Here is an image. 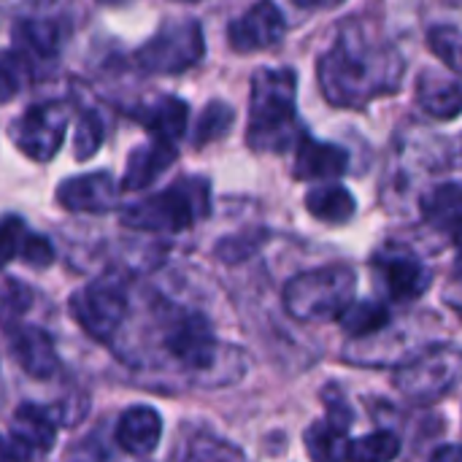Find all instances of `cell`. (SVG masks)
I'll return each mask as SVG.
<instances>
[{"mask_svg":"<svg viewBox=\"0 0 462 462\" xmlns=\"http://www.w3.org/2000/svg\"><path fill=\"white\" fill-rule=\"evenodd\" d=\"M406 60L395 43L368 35L360 24H346L317 62L322 97L336 108H365L401 89Z\"/></svg>","mask_w":462,"mask_h":462,"instance_id":"obj_1","label":"cell"},{"mask_svg":"<svg viewBox=\"0 0 462 462\" xmlns=\"http://www.w3.org/2000/svg\"><path fill=\"white\" fill-rule=\"evenodd\" d=\"M298 76L292 68H263L252 76L246 143L254 152L284 154L306 135L298 119Z\"/></svg>","mask_w":462,"mask_h":462,"instance_id":"obj_2","label":"cell"},{"mask_svg":"<svg viewBox=\"0 0 462 462\" xmlns=\"http://www.w3.org/2000/svg\"><path fill=\"white\" fill-rule=\"evenodd\" d=\"M447 162V143L430 135L425 127H403L390 149V160L384 168L382 198L390 211L406 214L420 206V198L430 189L425 181L441 171Z\"/></svg>","mask_w":462,"mask_h":462,"instance_id":"obj_3","label":"cell"},{"mask_svg":"<svg viewBox=\"0 0 462 462\" xmlns=\"http://www.w3.org/2000/svg\"><path fill=\"white\" fill-rule=\"evenodd\" d=\"M211 211V189L206 179H179L171 187L133 203L122 214V225L141 233H181Z\"/></svg>","mask_w":462,"mask_h":462,"instance_id":"obj_4","label":"cell"},{"mask_svg":"<svg viewBox=\"0 0 462 462\" xmlns=\"http://www.w3.org/2000/svg\"><path fill=\"white\" fill-rule=\"evenodd\" d=\"M357 276L349 265H325L292 276L284 287V309L298 322L338 319L355 300Z\"/></svg>","mask_w":462,"mask_h":462,"instance_id":"obj_5","label":"cell"},{"mask_svg":"<svg viewBox=\"0 0 462 462\" xmlns=\"http://www.w3.org/2000/svg\"><path fill=\"white\" fill-rule=\"evenodd\" d=\"M462 379V349L452 344H430L417 352L395 374V390L411 403L430 406L449 395Z\"/></svg>","mask_w":462,"mask_h":462,"instance_id":"obj_6","label":"cell"},{"mask_svg":"<svg viewBox=\"0 0 462 462\" xmlns=\"http://www.w3.org/2000/svg\"><path fill=\"white\" fill-rule=\"evenodd\" d=\"M206 54V38L203 27L195 19H181L160 27L157 35H152L138 51L135 65L143 73L152 76H173L195 68Z\"/></svg>","mask_w":462,"mask_h":462,"instance_id":"obj_7","label":"cell"},{"mask_svg":"<svg viewBox=\"0 0 462 462\" xmlns=\"http://www.w3.org/2000/svg\"><path fill=\"white\" fill-rule=\"evenodd\" d=\"M162 349L187 371L208 374L222 363L225 346L217 341L211 322L198 311H173L162 328Z\"/></svg>","mask_w":462,"mask_h":462,"instance_id":"obj_8","label":"cell"},{"mask_svg":"<svg viewBox=\"0 0 462 462\" xmlns=\"http://www.w3.org/2000/svg\"><path fill=\"white\" fill-rule=\"evenodd\" d=\"M371 271H374L376 287L384 292L387 300H395V303H414L433 284V273L422 263V257L411 252L409 246L393 244V241L374 252Z\"/></svg>","mask_w":462,"mask_h":462,"instance_id":"obj_9","label":"cell"},{"mask_svg":"<svg viewBox=\"0 0 462 462\" xmlns=\"http://www.w3.org/2000/svg\"><path fill=\"white\" fill-rule=\"evenodd\" d=\"M70 314L95 341H111L127 317V292L116 279H97L70 295Z\"/></svg>","mask_w":462,"mask_h":462,"instance_id":"obj_10","label":"cell"},{"mask_svg":"<svg viewBox=\"0 0 462 462\" xmlns=\"http://www.w3.org/2000/svg\"><path fill=\"white\" fill-rule=\"evenodd\" d=\"M68 106L60 100H49V103H38L32 108H27L14 125H11V141L14 146L35 160V162H46L51 160L62 141H65V127H68Z\"/></svg>","mask_w":462,"mask_h":462,"instance_id":"obj_11","label":"cell"},{"mask_svg":"<svg viewBox=\"0 0 462 462\" xmlns=\"http://www.w3.org/2000/svg\"><path fill=\"white\" fill-rule=\"evenodd\" d=\"M284 35H287V22H284L282 8L273 0H257L249 11L233 19L227 27V41L238 54L271 49L282 43Z\"/></svg>","mask_w":462,"mask_h":462,"instance_id":"obj_12","label":"cell"},{"mask_svg":"<svg viewBox=\"0 0 462 462\" xmlns=\"http://www.w3.org/2000/svg\"><path fill=\"white\" fill-rule=\"evenodd\" d=\"M57 439V422L46 409L35 403H22L11 422V449L16 462H32L51 452Z\"/></svg>","mask_w":462,"mask_h":462,"instance_id":"obj_13","label":"cell"},{"mask_svg":"<svg viewBox=\"0 0 462 462\" xmlns=\"http://www.w3.org/2000/svg\"><path fill=\"white\" fill-rule=\"evenodd\" d=\"M8 333V346L16 360V365L32 376V379H51L60 371V357L51 336L35 325H14L5 330Z\"/></svg>","mask_w":462,"mask_h":462,"instance_id":"obj_14","label":"cell"},{"mask_svg":"<svg viewBox=\"0 0 462 462\" xmlns=\"http://www.w3.org/2000/svg\"><path fill=\"white\" fill-rule=\"evenodd\" d=\"M119 187L106 171L68 179L57 187V203L73 214H106L116 206Z\"/></svg>","mask_w":462,"mask_h":462,"instance_id":"obj_15","label":"cell"},{"mask_svg":"<svg viewBox=\"0 0 462 462\" xmlns=\"http://www.w3.org/2000/svg\"><path fill=\"white\" fill-rule=\"evenodd\" d=\"M349 171V154L328 141H317L303 135L295 146V165L292 176L298 181H328L341 179Z\"/></svg>","mask_w":462,"mask_h":462,"instance_id":"obj_16","label":"cell"},{"mask_svg":"<svg viewBox=\"0 0 462 462\" xmlns=\"http://www.w3.org/2000/svg\"><path fill=\"white\" fill-rule=\"evenodd\" d=\"M130 116L143 125L154 141H165V143H176L179 138H184L187 133V122H189V106L181 97L173 95H162L154 97L149 103H141L130 111Z\"/></svg>","mask_w":462,"mask_h":462,"instance_id":"obj_17","label":"cell"},{"mask_svg":"<svg viewBox=\"0 0 462 462\" xmlns=\"http://www.w3.org/2000/svg\"><path fill=\"white\" fill-rule=\"evenodd\" d=\"M114 439L127 455L146 457L162 439V417L152 406H133L119 417Z\"/></svg>","mask_w":462,"mask_h":462,"instance_id":"obj_18","label":"cell"},{"mask_svg":"<svg viewBox=\"0 0 462 462\" xmlns=\"http://www.w3.org/2000/svg\"><path fill=\"white\" fill-rule=\"evenodd\" d=\"M417 103L433 119H457L462 114V84L428 68L417 79Z\"/></svg>","mask_w":462,"mask_h":462,"instance_id":"obj_19","label":"cell"},{"mask_svg":"<svg viewBox=\"0 0 462 462\" xmlns=\"http://www.w3.org/2000/svg\"><path fill=\"white\" fill-rule=\"evenodd\" d=\"M173 162H176V143H165V141L152 138V143L135 146L127 157V165H125L122 189H127V192L146 189Z\"/></svg>","mask_w":462,"mask_h":462,"instance_id":"obj_20","label":"cell"},{"mask_svg":"<svg viewBox=\"0 0 462 462\" xmlns=\"http://www.w3.org/2000/svg\"><path fill=\"white\" fill-rule=\"evenodd\" d=\"M420 214L425 225H430L439 233H455L462 222V181H441L433 184L420 198Z\"/></svg>","mask_w":462,"mask_h":462,"instance_id":"obj_21","label":"cell"},{"mask_svg":"<svg viewBox=\"0 0 462 462\" xmlns=\"http://www.w3.org/2000/svg\"><path fill=\"white\" fill-rule=\"evenodd\" d=\"M11 38L16 43V51L30 62V60H51L60 51L62 32L57 22H43V19H22L14 24Z\"/></svg>","mask_w":462,"mask_h":462,"instance_id":"obj_22","label":"cell"},{"mask_svg":"<svg viewBox=\"0 0 462 462\" xmlns=\"http://www.w3.org/2000/svg\"><path fill=\"white\" fill-rule=\"evenodd\" d=\"M306 211L325 225H346L357 214V200L341 184H319L309 189Z\"/></svg>","mask_w":462,"mask_h":462,"instance_id":"obj_23","label":"cell"},{"mask_svg":"<svg viewBox=\"0 0 462 462\" xmlns=\"http://www.w3.org/2000/svg\"><path fill=\"white\" fill-rule=\"evenodd\" d=\"M338 322L352 341H365L387 330L393 322V314L382 300H352L338 317Z\"/></svg>","mask_w":462,"mask_h":462,"instance_id":"obj_24","label":"cell"},{"mask_svg":"<svg viewBox=\"0 0 462 462\" xmlns=\"http://www.w3.org/2000/svg\"><path fill=\"white\" fill-rule=\"evenodd\" d=\"M303 444L314 462H346V452H349L346 428L330 420L311 422L303 433Z\"/></svg>","mask_w":462,"mask_h":462,"instance_id":"obj_25","label":"cell"},{"mask_svg":"<svg viewBox=\"0 0 462 462\" xmlns=\"http://www.w3.org/2000/svg\"><path fill=\"white\" fill-rule=\"evenodd\" d=\"M401 455V439L393 430H376L357 441H349V462H393Z\"/></svg>","mask_w":462,"mask_h":462,"instance_id":"obj_26","label":"cell"},{"mask_svg":"<svg viewBox=\"0 0 462 462\" xmlns=\"http://www.w3.org/2000/svg\"><path fill=\"white\" fill-rule=\"evenodd\" d=\"M233 122H236V111L222 100H211L195 122V138H192L195 146H206V143L225 138Z\"/></svg>","mask_w":462,"mask_h":462,"instance_id":"obj_27","label":"cell"},{"mask_svg":"<svg viewBox=\"0 0 462 462\" xmlns=\"http://www.w3.org/2000/svg\"><path fill=\"white\" fill-rule=\"evenodd\" d=\"M430 51L452 70L462 76V30L455 24H439L428 32Z\"/></svg>","mask_w":462,"mask_h":462,"instance_id":"obj_28","label":"cell"},{"mask_svg":"<svg viewBox=\"0 0 462 462\" xmlns=\"http://www.w3.org/2000/svg\"><path fill=\"white\" fill-rule=\"evenodd\" d=\"M30 306H32L30 287L22 284V282H16V279H5L3 287H0V325L5 330L14 328V325H19Z\"/></svg>","mask_w":462,"mask_h":462,"instance_id":"obj_29","label":"cell"},{"mask_svg":"<svg viewBox=\"0 0 462 462\" xmlns=\"http://www.w3.org/2000/svg\"><path fill=\"white\" fill-rule=\"evenodd\" d=\"M30 62L14 49V51H0V103H11L27 84Z\"/></svg>","mask_w":462,"mask_h":462,"instance_id":"obj_30","label":"cell"},{"mask_svg":"<svg viewBox=\"0 0 462 462\" xmlns=\"http://www.w3.org/2000/svg\"><path fill=\"white\" fill-rule=\"evenodd\" d=\"M187 462H246V455L225 441V439H217V436H198L192 444H189V457Z\"/></svg>","mask_w":462,"mask_h":462,"instance_id":"obj_31","label":"cell"},{"mask_svg":"<svg viewBox=\"0 0 462 462\" xmlns=\"http://www.w3.org/2000/svg\"><path fill=\"white\" fill-rule=\"evenodd\" d=\"M106 141V127L103 119L95 111H84L76 122V138H73V149H76V160H89L97 154V149Z\"/></svg>","mask_w":462,"mask_h":462,"instance_id":"obj_32","label":"cell"},{"mask_svg":"<svg viewBox=\"0 0 462 462\" xmlns=\"http://www.w3.org/2000/svg\"><path fill=\"white\" fill-rule=\"evenodd\" d=\"M24 236H27V227H24V222L19 217L0 219V268L19 254Z\"/></svg>","mask_w":462,"mask_h":462,"instance_id":"obj_33","label":"cell"},{"mask_svg":"<svg viewBox=\"0 0 462 462\" xmlns=\"http://www.w3.org/2000/svg\"><path fill=\"white\" fill-rule=\"evenodd\" d=\"M263 244V233H244V236H230L217 246V254L225 263H241L246 260L252 252H257V246Z\"/></svg>","mask_w":462,"mask_h":462,"instance_id":"obj_34","label":"cell"},{"mask_svg":"<svg viewBox=\"0 0 462 462\" xmlns=\"http://www.w3.org/2000/svg\"><path fill=\"white\" fill-rule=\"evenodd\" d=\"M19 257H22L27 265H32V268H46V265H51V260H54V249H51V244H49L46 236L27 233L24 241H22Z\"/></svg>","mask_w":462,"mask_h":462,"instance_id":"obj_35","label":"cell"},{"mask_svg":"<svg viewBox=\"0 0 462 462\" xmlns=\"http://www.w3.org/2000/svg\"><path fill=\"white\" fill-rule=\"evenodd\" d=\"M428 462H462V447L460 444H444L430 455Z\"/></svg>","mask_w":462,"mask_h":462,"instance_id":"obj_36","label":"cell"},{"mask_svg":"<svg viewBox=\"0 0 462 462\" xmlns=\"http://www.w3.org/2000/svg\"><path fill=\"white\" fill-rule=\"evenodd\" d=\"M298 8H309V11H325V8H336L344 0H292Z\"/></svg>","mask_w":462,"mask_h":462,"instance_id":"obj_37","label":"cell"},{"mask_svg":"<svg viewBox=\"0 0 462 462\" xmlns=\"http://www.w3.org/2000/svg\"><path fill=\"white\" fill-rule=\"evenodd\" d=\"M452 287L462 295V254L457 252V260H455V273H452Z\"/></svg>","mask_w":462,"mask_h":462,"instance_id":"obj_38","label":"cell"},{"mask_svg":"<svg viewBox=\"0 0 462 462\" xmlns=\"http://www.w3.org/2000/svg\"><path fill=\"white\" fill-rule=\"evenodd\" d=\"M0 462H16L14 460V449H11V441H5L0 436Z\"/></svg>","mask_w":462,"mask_h":462,"instance_id":"obj_39","label":"cell"},{"mask_svg":"<svg viewBox=\"0 0 462 462\" xmlns=\"http://www.w3.org/2000/svg\"><path fill=\"white\" fill-rule=\"evenodd\" d=\"M452 238H455V244H457V252L462 254V222L455 227V233H452Z\"/></svg>","mask_w":462,"mask_h":462,"instance_id":"obj_40","label":"cell"},{"mask_svg":"<svg viewBox=\"0 0 462 462\" xmlns=\"http://www.w3.org/2000/svg\"><path fill=\"white\" fill-rule=\"evenodd\" d=\"M97 3H103V5H125L130 0H97Z\"/></svg>","mask_w":462,"mask_h":462,"instance_id":"obj_41","label":"cell"},{"mask_svg":"<svg viewBox=\"0 0 462 462\" xmlns=\"http://www.w3.org/2000/svg\"><path fill=\"white\" fill-rule=\"evenodd\" d=\"M460 152H462V149H460Z\"/></svg>","mask_w":462,"mask_h":462,"instance_id":"obj_42","label":"cell"}]
</instances>
